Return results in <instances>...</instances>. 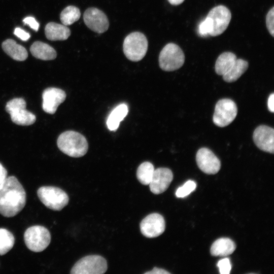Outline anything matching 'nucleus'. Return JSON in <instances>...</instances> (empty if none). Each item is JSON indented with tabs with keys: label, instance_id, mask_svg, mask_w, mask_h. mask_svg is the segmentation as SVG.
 <instances>
[{
	"label": "nucleus",
	"instance_id": "473e14b6",
	"mask_svg": "<svg viewBox=\"0 0 274 274\" xmlns=\"http://www.w3.org/2000/svg\"><path fill=\"white\" fill-rule=\"evenodd\" d=\"M7 177V171L0 163V188L5 182Z\"/></svg>",
	"mask_w": 274,
	"mask_h": 274
},
{
	"label": "nucleus",
	"instance_id": "6e6552de",
	"mask_svg": "<svg viewBox=\"0 0 274 274\" xmlns=\"http://www.w3.org/2000/svg\"><path fill=\"white\" fill-rule=\"evenodd\" d=\"M106 260L100 255H88L78 260L72 267V274H102L107 270Z\"/></svg>",
	"mask_w": 274,
	"mask_h": 274
},
{
	"label": "nucleus",
	"instance_id": "cd10ccee",
	"mask_svg": "<svg viewBox=\"0 0 274 274\" xmlns=\"http://www.w3.org/2000/svg\"><path fill=\"white\" fill-rule=\"evenodd\" d=\"M212 30V22L211 19L207 16L206 19L199 24L198 27L199 33L203 37L210 35Z\"/></svg>",
	"mask_w": 274,
	"mask_h": 274
},
{
	"label": "nucleus",
	"instance_id": "f8f14e48",
	"mask_svg": "<svg viewBox=\"0 0 274 274\" xmlns=\"http://www.w3.org/2000/svg\"><path fill=\"white\" fill-rule=\"evenodd\" d=\"M84 21L91 30L101 33L106 31L109 26L108 19L106 14L96 8H89L84 12Z\"/></svg>",
	"mask_w": 274,
	"mask_h": 274
},
{
	"label": "nucleus",
	"instance_id": "b1692460",
	"mask_svg": "<svg viewBox=\"0 0 274 274\" xmlns=\"http://www.w3.org/2000/svg\"><path fill=\"white\" fill-rule=\"evenodd\" d=\"M154 167L150 162L146 161L141 163L136 170V177L139 181L145 185H148L151 180Z\"/></svg>",
	"mask_w": 274,
	"mask_h": 274
},
{
	"label": "nucleus",
	"instance_id": "a878e982",
	"mask_svg": "<svg viewBox=\"0 0 274 274\" xmlns=\"http://www.w3.org/2000/svg\"><path fill=\"white\" fill-rule=\"evenodd\" d=\"M15 238L13 234L5 228H0V255H4L13 247Z\"/></svg>",
	"mask_w": 274,
	"mask_h": 274
},
{
	"label": "nucleus",
	"instance_id": "7ed1b4c3",
	"mask_svg": "<svg viewBox=\"0 0 274 274\" xmlns=\"http://www.w3.org/2000/svg\"><path fill=\"white\" fill-rule=\"evenodd\" d=\"M148 41L140 32H133L124 39L123 52L127 58L132 61H139L145 56L148 50Z\"/></svg>",
	"mask_w": 274,
	"mask_h": 274
},
{
	"label": "nucleus",
	"instance_id": "f257e3e1",
	"mask_svg": "<svg viewBox=\"0 0 274 274\" xmlns=\"http://www.w3.org/2000/svg\"><path fill=\"white\" fill-rule=\"evenodd\" d=\"M26 192L14 176L7 177L0 188V214L5 217L18 214L26 203Z\"/></svg>",
	"mask_w": 274,
	"mask_h": 274
},
{
	"label": "nucleus",
	"instance_id": "c756f323",
	"mask_svg": "<svg viewBox=\"0 0 274 274\" xmlns=\"http://www.w3.org/2000/svg\"><path fill=\"white\" fill-rule=\"evenodd\" d=\"M274 7H272L268 12L266 18L267 28L270 34L274 37Z\"/></svg>",
	"mask_w": 274,
	"mask_h": 274
},
{
	"label": "nucleus",
	"instance_id": "20e7f679",
	"mask_svg": "<svg viewBox=\"0 0 274 274\" xmlns=\"http://www.w3.org/2000/svg\"><path fill=\"white\" fill-rule=\"evenodd\" d=\"M37 194L41 202L48 208L61 211L68 203L67 194L61 189L54 186L39 188Z\"/></svg>",
	"mask_w": 274,
	"mask_h": 274
},
{
	"label": "nucleus",
	"instance_id": "0eeeda50",
	"mask_svg": "<svg viewBox=\"0 0 274 274\" xmlns=\"http://www.w3.org/2000/svg\"><path fill=\"white\" fill-rule=\"evenodd\" d=\"M26 103L22 98H14L6 104V110L12 122L17 125L28 126L36 120V116L26 109Z\"/></svg>",
	"mask_w": 274,
	"mask_h": 274
},
{
	"label": "nucleus",
	"instance_id": "a211bd4d",
	"mask_svg": "<svg viewBox=\"0 0 274 274\" xmlns=\"http://www.w3.org/2000/svg\"><path fill=\"white\" fill-rule=\"evenodd\" d=\"M236 245L229 238H220L212 244L210 252L214 256H226L231 254L235 250Z\"/></svg>",
	"mask_w": 274,
	"mask_h": 274
},
{
	"label": "nucleus",
	"instance_id": "aec40b11",
	"mask_svg": "<svg viewBox=\"0 0 274 274\" xmlns=\"http://www.w3.org/2000/svg\"><path fill=\"white\" fill-rule=\"evenodd\" d=\"M2 46L5 53L15 60L24 61L28 57L26 49L12 39L6 40Z\"/></svg>",
	"mask_w": 274,
	"mask_h": 274
},
{
	"label": "nucleus",
	"instance_id": "423d86ee",
	"mask_svg": "<svg viewBox=\"0 0 274 274\" xmlns=\"http://www.w3.org/2000/svg\"><path fill=\"white\" fill-rule=\"evenodd\" d=\"M26 247L31 251L40 252L44 251L51 242L49 231L45 227L35 225L28 228L24 233Z\"/></svg>",
	"mask_w": 274,
	"mask_h": 274
},
{
	"label": "nucleus",
	"instance_id": "7c9ffc66",
	"mask_svg": "<svg viewBox=\"0 0 274 274\" xmlns=\"http://www.w3.org/2000/svg\"><path fill=\"white\" fill-rule=\"evenodd\" d=\"M25 24H28L32 29L37 31L39 27V24L32 17H27L23 19Z\"/></svg>",
	"mask_w": 274,
	"mask_h": 274
},
{
	"label": "nucleus",
	"instance_id": "c85d7f7f",
	"mask_svg": "<svg viewBox=\"0 0 274 274\" xmlns=\"http://www.w3.org/2000/svg\"><path fill=\"white\" fill-rule=\"evenodd\" d=\"M217 266L219 268V271L221 274H229L231 268L230 260L227 258L219 261L217 263Z\"/></svg>",
	"mask_w": 274,
	"mask_h": 274
},
{
	"label": "nucleus",
	"instance_id": "39448f33",
	"mask_svg": "<svg viewBox=\"0 0 274 274\" xmlns=\"http://www.w3.org/2000/svg\"><path fill=\"white\" fill-rule=\"evenodd\" d=\"M185 61V55L180 47L174 43L166 45L159 56L160 67L164 71L177 70L182 66Z\"/></svg>",
	"mask_w": 274,
	"mask_h": 274
},
{
	"label": "nucleus",
	"instance_id": "f3484780",
	"mask_svg": "<svg viewBox=\"0 0 274 274\" xmlns=\"http://www.w3.org/2000/svg\"><path fill=\"white\" fill-rule=\"evenodd\" d=\"M45 33L49 40L63 41L70 37L71 31L67 26L52 22L46 25Z\"/></svg>",
	"mask_w": 274,
	"mask_h": 274
},
{
	"label": "nucleus",
	"instance_id": "dca6fc26",
	"mask_svg": "<svg viewBox=\"0 0 274 274\" xmlns=\"http://www.w3.org/2000/svg\"><path fill=\"white\" fill-rule=\"evenodd\" d=\"M173 179L172 170L168 168L160 167L154 169L149 184L150 191L155 194H159L169 187Z\"/></svg>",
	"mask_w": 274,
	"mask_h": 274
},
{
	"label": "nucleus",
	"instance_id": "6ab92c4d",
	"mask_svg": "<svg viewBox=\"0 0 274 274\" xmlns=\"http://www.w3.org/2000/svg\"><path fill=\"white\" fill-rule=\"evenodd\" d=\"M30 51L35 57L43 60H53L57 56L53 48L40 41L34 42L30 46Z\"/></svg>",
	"mask_w": 274,
	"mask_h": 274
},
{
	"label": "nucleus",
	"instance_id": "5701e85b",
	"mask_svg": "<svg viewBox=\"0 0 274 274\" xmlns=\"http://www.w3.org/2000/svg\"><path fill=\"white\" fill-rule=\"evenodd\" d=\"M248 67L247 61L242 59H237L231 68L222 76L223 79L226 82H233L247 71Z\"/></svg>",
	"mask_w": 274,
	"mask_h": 274
},
{
	"label": "nucleus",
	"instance_id": "412c9836",
	"mask_svg": "<svg viewBox=\"0 0 274 274\" xmlns=\"http://www.w3.org/2000/svg\"><path fill=\"white\" fill-rule=\"evenodd\" d=\"M236 59V56L232 52H226L222 53L216 61V73L221 76L225 74L231 68Z\"/></svg>",
	"mask_w": 274,
	"mask_h": 274
},
{
	"label": "nucleus",
	"instance_id": "bb28decb",
	"mask_svg": "<svg viewBox=\"0 0 274 274\" xmlns=\"http://www.w3.org/2000/svg\"><path fill=\"white\" fill-rule=\"evenodd\" d=\"M196 187V184L193 181H187L182 187L178 188L176 192L178 197H184L193 191Z\"/></svg>",
	"mask_w": 274,
	"mask_h": 274
},
{
	"label": "nucleus",
	"instance_id": "1a4fd4ad",
	"mask_svg": "<svg viewBox=\"0 0 274 274\" xmlns=\"http://www.w3.org/2000/svg\"><path fill=\"white\" fill-rule=\"evenodd\" d=\"M237 113V107L233 100L228 98L221 99L215 106L213 122L219 127H225L234 120Z\"/></svg>",
	"mask_w": 274,
	"mask_h": 274
},
{
	"label": "nucleus",
	"instance_id": "2eb2a0df",
	"mask_svg": "<svg viewBox=\"0 0 274 274\" xmlns=\"http://www.w3.org/2000/svg\"><path fill=\"white\" fill-rule=\"evenodd\" d=\"M253 141L260 150L273 154L274 152V129L266 125L257 127L253 133Z\"/></svg>",
	"mask_w": 274,
	"mask_h": 274
},
{
	"label": "nucleus",
	"instance_id": "c9c22d12",
	"mask_svg": "<svg viewBox=\"0 0 274 274\" xmlns=\"http://www.w3.org/2000/svg\"><path fill=\"white\" fill-rule=\"evenodd\" d=\"M185 0H168V2L173 5H179L182 4Z\"/></svg>",
	"mask_w": 274,
	"mask_h": 274
},
{
	"label": "nucleus",
	"instance_id": "f03ea898",
	"mask_svg": "<svg viewBox=\"0 0 274 274\" xmlns=\"http://www.w3.org/2000/svg\"><path fill=\"white\" fill-rule=\"evenodd\" d=\"M59 149L72 157H81L86 154L88 145L85 137L81 133L68 130L61 133L57 141Z\"/></svg>",
	"mask_w": 274,
	"mask_h": 274
},
{
	"label": "nucleus",
	"instance_id": "f704fd0d",
	"mask_svg": "<svg viewBox=\"0 0 274 274\" xmlns=\"http://www.w3.org/2000/svg\"><path fill=\"white\" fill-rule=\"evenodd\" d=\"M274 94L271 93L269 96L267 101V106L269 111L272 113L274 112Z\"/></svg>",
	"mask_w": 274,
	"mask_h": 274
},
{
	"label": "nucleus",
	"instance_id": "9d476101",
	"mask_svg": "<svg viewBox=\"0 0 274 274\" xmlns=\"http://www.w3.org/2000/svg\"><path fill=\"white\" fill-rule=\"evenodd\" d=\"M211 19L212 30L210 35L215 37L222 34L227 28L231 18L230 10L225 6L220 5L213 8L208 13Z\"/></svg>",
	"mask_w": 274,
	"mask_h": 274
},
{
	"label": "nucleus",
	"instance_id": "393cba45",
	"mask_svg": "<svg viewBox=\"0 0 274 274\" xmlns=\"http://www.w3.org/2000/svg\"><path fill=\"white\" fill-rule=\"evenodd\" d=\"M80 16L81 13L77 7L69 6L61 12L60 19L63 25L68 26L78 21Z\"/></svg>",
	"mask_w": 274,
	"mask_h": 274
},
{
	"label": "nucleus",
	"instance_id": "4be33fe9",
	"mask_svg": "<svg viewBox=\"0 0 274 274\" xmlns=\"http://www.w3.org/2000/svg\"><path fill=\"white\" fill-rule=\"evenodd\" d=\"M128 109L126 105L122 104L117 106L111 113L108 118L107 125L109 130H116L120 123L126 117Z\"/></svg>",
	"mask_w": 274,
	"mask_h": 274
},
{
	"label": "nucleus",
	"instance_id": "72a5a7b5",
	"mask_svg": "<svg viewBox=\"0 0 274 274\" xmlns=\"http://www.w3.org/2000/svg\"><path fill=\"white\" fill-rule=\"evenodd\" d=\"M145 273H147V274H169V273H170V272H168L167 271H166L165 269L155 267L151 271H147Z\"/></svg>",
	"mask_w": 274,
	"mask_h": 274
},
{
	"label": "nucleus",
	"instance_id": "9b49d317",
	"mask_svg": "<svg viewBox=\"0 0 274 274\" xmlns=\"http://www.w3.org/2000/svg\"><path fill=\"white\" fill-rule=\"evenodd\" d=\"M141 233L149 238L156 237L161 235L165 230V220L162 215L152 213L144 218L140 223Z\"/></svg>",
	"mask_w": 274,
	"mask_h": 274
},
{
	"label": "nucleus",
	"instance_id": "ddd939ff",
	"mask_svg": "<svg viewBox=\"0 0 274 274\" xmlns=\"http://www.w3.org/2000/svg\"><path fill=\"white\" fill-rule=\"evenodd\" d=\"M196 161L199 169L207 174H216L221 167L220 160L211 150L207 148H202L198 150Z\"/></svg>",
	"mask_w": 274,
	"mask_h": 274
},
{
	"label": "nucleus",
	"instance_id": "4468645a",
	"mask_svg": "<svg viewBox=\"0 0 274 274\" xmlns=\"http://www.w3.org/2000/svg\"><path fill=\"white\" fill-rule=\"evenodd\" d=\"M65 98L66 93L63 90L55 87L46 88L42 93L43 110L47 113L53 114Z\"/></svg>",
	"mask_w": 274,
	"mask_h": 274
},
{
	"label": "nucleus",
	"instance_id": "2f4dec72",
	"mask_svg": "<svg viewBox=\"0 0 274 274\" xmlns=\"http://www.w3.org/2000/svg\"><path fill=\"white\" fill-rule=\"evenodd\" d=\"M14 34L22 41H27L30 38V35L19 27H16L14 30Z\"/></svg>",
	"mask_w": 274,
	"mask_h": 274
}]
</instances>
